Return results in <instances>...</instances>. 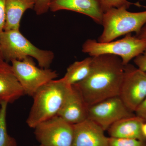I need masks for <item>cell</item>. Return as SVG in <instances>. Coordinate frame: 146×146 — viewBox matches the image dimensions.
Wrapping results in <instances>:
<instances>
[{"label": "cell", "mask_w": 146, "mask_h": 146, "mask_svg": "<svg viewBox=\"0 0 146 146\" xmlns=\"http://www.w3.org/2000/svg\"><path fill=\"white\" fill-rule=\"evenodd\" d=\"M133 61L138 69L146 72V48L143 52L133 59Z\"/></svg>", "instance_id": "44dd1931"}, {"label": "cell", "mask_w": 146, "mask_h": 146, "mask_svg": "<svg viewBox=\"0 0 146 146\" xmlns=\"http://www.w3.org/2000/svg\"><path fill=\"white\" fill-rule=\"evenodd\" d=\"M11 63L14 74L25 94L30 96L33 97L39 88L58 76L56 71L36 67L31 57L21 60H13Z\"/></svg>", "instance_id": "8992f818"}, {"label": "cell", "mask_w": 146, "mask_h": 146, "mask_svg": "<svg viewBox=\"0 0 146 146\" xmlns=\"http://www.w3.org/2000/svg\"><path fill=\"white\" fill-rule=\"evenodd\" d=\"M8 103L0 102V146H17L16 139L7 132V111Z\"/></svg>", "instance_id": "e0dca14e"}, {"label": "cell", "mask_w": 146, "mask_h": 146, "mask_svg": "<svg viewBox=\"0 0 146 146\" xmlns=\"http://www.w3.org/2000/svg\"><path fill=\"white\" fill-rule=\"evenodd\" d=\"M92 57L89 76L74 84L88 106L119 96L124 74L125 65L117 56L102 54Z\"/></svg>", "instance_id": "6da1fadb"}, {"label": "cell", "mask_w": 146, "mask_h": 146, "mask_svg": "<svg viewBox=\"0 0 146 146\" xmlns=\"http://www.w3.org/2000/svg\"><path fill=\"white\" fill-rule=\"evenodd\" d=\"M110 146H146V141L131 138L109 137Z\"/></svg>", "instance_id": "d6986e66"}, {"label": "cell", "mask_w": 146, "mask_h": 146, "mask_svg": "<svg viewBox=\"0 0 146 146\" xmlns=\"http://www.w3.org/2000/svg\"><path fill=\"white\" fill-rule=\"evenodd\" d=\"M24 95L11 65L5 60L0 62V102L13 103Z\"/></svg>", "instance_id": "4fadbf2b"}, {"label": "cell", "mask_w": 146, "mask_h": 146, "mask_svg": "<svg viewBox=\"0 0 146 146\" xmlns=\"http://www.w3.org/2000/svg\"><path fill=\"white\" fill-rule=\"evenodd\" d=\"M34 134L42 146H73L74 125L56 116L36 126Z\"/></svg>", "instance_id": "52a82bcc"}, {"label": "cell", "mask_w": 146, "mask_h": 146, "mask_svg": "<svg viewBox=\"0 0 146 146\" xmlns=\"http://www.w3.org/2000/svg\"><path fill=\"white\" fill-rule=\"evenodd\" d=\"M140 1H146V0H140Z\"/></svg>", "instance_id": "484cf974"}, {"label": "cell", "mask_w": 146, "mask_h": 146, "mask_svg": "<svg viewBox=\"0 0 146 146\" xmlns=\"http://www.w3.org/2000/svg\"><path fill=\"white\" fill-rule=\"evenodd\" d=\"M92 61L93 58L90 56L74 62L67 68L65 75L60 80L70 86L84 80L91 72Z\"/></svg>", "instance_id": "2e32d148"}, {"label": "cell", "mask_w": 146, "mask_h": 146, "mask_svg": "<svg viewBox=\"0 0 146 146\" xmlns=\"http://www.w3.org/2000/svg\"><path fill=\"white\" fill-rule=\"evenodd\" d=\"M146 23V10L133 12L124 8L110 9L104 13L103 30L98 41L110 42L133 32L137 34Z\"/></svg>", "instance_id": "277c9868"}, {"label": "cell", "mask_w": 146, "mask_h": 146, "mask_svg": "<svg viewBox=\"0 0 146 146\" xmlns=\"http://www.w3.org/2000/svg\"><path fill=\"white\" fill-rule=\"evenodd\" d=\"M136 36L140 39L146 40V23L139 32L136 34Z\"/></svg>", "instance_id": "cb8c5ba5"}, {"label": "cell", "mask_w": 146, "mask_h": 146, "mask_svg": "<svg viewBox=\"0 0 146 146\" xmlns=\"http://www.w3.org/2000/svg\"><path fill=\"white\" fill-rule=\"evenodd\" d=\"M42 146V145H39V146Z\"/></svg>", "instance_id": "4316f807"}, {"label": "cell", "mask_w": 146, "mask_h": 146, "mask_svg": "<svg viewBox=\"0 0 146 146\" xmlns=\"http://www.w3.org/2000/svg\"><path fill=\"white\" fill-rule=\"evenodd\" d=\"M35 0H6V21L4 31L20 30L24 13L34 9Z\"/></svg>", "instance_id": "9a60e30c"}, {"label": "cell", "mask_w": 146, "mask_h": 146, "mask_svg": "<svg viewBox=\"0 0 146 146\" xmlns=\"http://www.w3.org/2000/svg\"><path fill=\"white\" fill-rule=\"evenodd\" d=\"M60 79L52 80L34 94L26 123L35 128L40 123L57 116L69 86Z\"/></svg>", "instance_id": "7a4b0ae2"}, {"label": "cell", "mask_w": 146, "mask_h": 146, "mask_svg": "<svg viewBox=\"0 0 146 146\" xmlns=\"http://www.w3.org/2000/svg\"><path fill=\"white\" fill-rule=\"evenodd\" d=\"M6 0H0V34L4 31L6 21Z\"/></svg>", "instance_id": "7402d4cb"}, {"label": "cell", "mask_w": 146, "mask_h": 146, "mask_svg": "<svg viewBox=\"0 0 146 146\" xmlns=\"http://www.w3.org/2000/svg\"><path fill=\"white\" fill-rule=\"evenodd\" d=\"M88 106L75 85L69 86L57 116L71 124L87 119Z\"/></svg>", "instance_id": "30bf717a"}, {"label": "cell", "mask_w": 146, "mask_h": 146, "mask_svg": "<svg viewBox=\"0 0 146 146\" xmlns=\"http://www.w3.org/2000/svg\"><path fill=\"white\" fill-rule=\"evenodd\" d=\"M104 13L112 8L128 9L132 5L143 7L138 3L131 2L129 0H98Z\"/></svg>", "instance_id": "ac0fdd59"}, {"label": "cell", "mask_w": 146, "mask_h": 146, "mask_svg": "<svg viewBox=\"0 0 146 146\" xmlns=\"http://www.w3.org/2000/svg\"><path fill=\"white\" fill-rule=\"evenodd\" d=\"M0 41L4 59L8 63L31 57L36 59L40 68L48 69L54 58L52 51L37 48L20 30L4 31L0 34Z\"/></svg>", "instance_id": "3957f363"}, {"label": "cell", "mask_w": 146, "mask_h": 146, "mask_svg": "<svg viewBox=\"0 0 146 146\" xmlns=\"http://www.w3.org/2000/svg\"><path fill=\"white\" fill-rule=\"evenodd\" d=\"M52 0H35L34 10L36 15H41L50 10Z\"/></svg>", "instance_id": "ffe728a7"}, {"label": "cell", "mask_w": 146, "mask_h": 146, "mask_svg": "<svg viewBox=\"0 0 146 146\" xmlns=\"http://www.w3.org/2000/svg\"><path fill=\"white\" fill-rule=\"evenodd\" d=\"M50 10L52 12L68 10L89 16L102 25L104 12L98 0H52Z\"/></svg>", "instance_id": "7c38bea8"}, {"label": "cell", "mask_w": 146, "mask_h": 146, "mask_svg": "<svg viewBox=\"0 0 146 146\" xmlns=\"http://www.w3.org/2000/svg\"><path fill=\"white\" fill-rule=\"evenodd\" d=\"M135 115L146 122V97L135 112Z\"/></svg>", "instance_id": "603a6c76"}, {"label": "cell", "mask_w": 146, "mask_h": 146, "mask_svg": "<svg viewBox=\"0 0 146 146\" xmlns=\"http://www.w3.org/2000/svg\"><path fill=\"white\" fill-rule=\"evenodd\" d=\"M146 48V40L129 33L122 39L108 42L87 39L82 45V51L88 54L90 56L102 54L117 56L121 58L123 64L125 65L142 54Z\"/></svg>", "instance_id": "5b68a950"}, {"label": "cell", "mask_w": 146, "mask_h": 146, "mask_svg": "<svg viewBox=\"0 0 146 146\" xmlns=\"http://www.w3.org/2000/svg\"><path fill=\"white\" fill-rule=\"evenodd\" d=\"M4 59L3 56L1 47V41H0V62L4 61Z\"/></svg>", "instance_id": "d4e9b609"}, {"label": "cell", "mask_w": 146, "mask_h": 146, "mask_svg": "<svg viewBox=\"0 0 146 146\" xmlns=\"http://www.w3.org/2000/svg\"><path fill=\"white\" fill-rule=\"evenodd\" d=\"M73 146H110L109 137L105 135L103 129L92 120L87 119L74 125Z\"/></svg>", "instance_id": "8fae6325"}, {"label": "cell", "mask_w": 146, "mask_h": 146, "mask_svg": "<svg viewBox=\"0 0 146 146\" xmlns=\"http://www.w3.org/2000/svg\"><path fill=\"white\" fill-rule=\"evenodd\" d=\"M135 115L119 96L109 98L88 106L87 119L107 130L119 120Z\"/></svg>", "instance_id": "9c48e42d"}, {"label": "cell", "mask_w": 146, "mask_h": 146, "mask_svg": "<svg viewBox=\"0 0 146 146\" xmlns=\"http://www.w3.org/2000/svg\"><path fill=\"white\" fill-rule=\"evenodd\" d=\"M119 97L130 111L135 112L146 97V72L129 63L125 65Z\"/></svg>", "instance_id": "ba28073f"}, {"label": "cell", "mask_w": 146, "mask_h": 146, "mask_svg": "<svg viewBox=\"0 0 146 146\" xmlns=\"http://www.w3.org/2000/svg\"><path fill=\"white\" fill-rule=\"evenodd\" d=\"M145 122L136 115L119 120L108 129L110 137L131 138L145 141L142 132V126Z\"/></svg>", "instance_id": "5bb4252c"}]
</instances>
